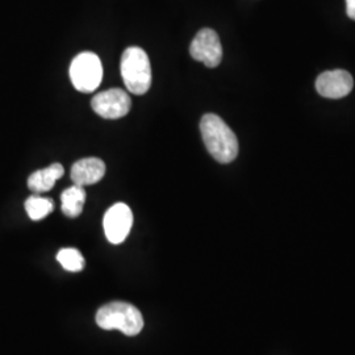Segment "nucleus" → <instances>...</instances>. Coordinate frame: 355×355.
Segmentation results:
<instances>
[{
	"instance_id": "nucleus-14",
	"label": "nucleus",
	"mask_w": 355,
	"mask_h": 355,
	"mask_svg": "<svg viewBox=\"0 0 355 355\" xmlns=\"http://www.w3.org/2000/svg\"><path fill=\"white\" fill-rule=\"evenodd\" d=\"M346 12L350 19L355 20V0H346Z\"/></svg>"
},
{
	"instance_id": "nucleus-3",
	"label": "nucleus",
	"mask_w": 355,
	"mask_h": 355,
	"mask_svg": "<svg viewBox=\"0 0 355 355\" xmlns=\"http://www.w3.org/2000/svg\"><path fill=\"white\" fill-rule=\"evenodd\" d=\"M120 71L127 89L135 95L146 94L152 85V66L146 51L139 46H130L124 51Z\"/></svg>"
},
{
	"instance_id": "nucleus-10",
	"label": "nucleus",
	"mask_w": 355,
	"mask_h": 355,
	"mask_svg": "<svg viewBox=\"0 0 355 355\" xmlns=\"http://www.w3.org/2000/svg\"><path fill=\"white\" fill-rule=\"evenodd\" d=\"M64 168L61 164H53V165L35 171L29 179H28V187L29 190L36 192V193H42L51 191L55 182L58 179L64 177Z\"/></svg>"
},
{
	"instance_id": "nucleus-4",
	"label": "nucleus",
	"mask_w": 355,
	"mask_h": 355,
	"mask_svg": "<svg viewBox=\"0 0 355 355\" xmlns=\"http://www.w3.org/2000/svg\"><path fill=\"white\" fill-rule=\"evenodd\" d=\"M69 74L73 86L78 91L89 94L98 89L102 83V61L95 53L83 51L73 60Z\"/></svg>"
},
{
	"instance_id": "nucleus-5",
	"label": "nucleus",
	"mask_w": 355,
	"mask_h": 355,
	"mask_svg": "<svg viewBox=\"0 0 355 355\" xmlns=\"http://www.w3.org/2000/svg\"><path fill=\"white\" fill-rule=\"evenodd\" d=\"M91 107L103 119L116 120L129 114L132 101L124 89H105L92 98Z\"/></svg>"
},
{
	"instance_id": "nucleus-12",
	"label": "nucleus",
	"mask_w": 355,
	"mask_h": 355,
	"mask_svg": "<svg viewBox=\"0 0 355 355\" xmlns=\"http://www.w3.org/2000/svg\"><path fill=\"white\" fill-rule=\"evenodd\" d=\"M54 209V203L48 198H41L38 195H33L29 199H26V211L31 220L38 221L51 215Z\"/></svg>"
},
{
	"instance_id": "nucleus-7",
	"label": "nucleus",
	"mask_w": 355,
	"mask_h": 355,
	"mask_svg": "<svg viewBox=\"0 0 355 355\" xmlns=\"http://www.w3.org/2000/svg\"><path fill=\"white\" fill-rule=\"evenodd\" d=\"M133 225V214L127 204L116 203L104 215L103 227L107 240L119 245L125 239Z\"/></svg>"
},
{
	"instance_id": "nucleus-8",
	"label": "nucleus",
	"mask_w": 355,
	"mask_h": 355,
	"mask_svg": "<svg viewBox=\"0 0 355 355\" xmlns=\"http://www.w3.org/2000/svg\"><path fill=\"white\" fill-rule=\"evenodd\" d=\"M354 86L353 76L343 70L325 71L316 80L318 94L328 99H341L349 95Z\"/></svg>"
},
{
	"instance_id": "nucleus-11",
	"label": "nucleus",
	"mask_w": 355,
	"mask_h": 355,
	"mask_svg": "<svg viewBox=\"0 0 355 355\" xmlns=\"http://www.w3.org/2000/svg\"><path fill=\"white\" fill-rule=\"evenodd\" d=\"M62 212L67 217H78L83 211V205L86 202V191L82 186L74 184L73 187L62 192Z\"/></svg>"
},
{
	"instance_id": "nucleus-9",
	"label": "nucleus",
	"mask_w": 355,
	"mask_h": 355,
	"mask_svg": "<svg viewBox=\"0 0 355 355\" xmlns=\"http://www.w3.org/2000/svg\"><path fill=\"white\" fill-rule=\"evenodd\" d=\"M105 165L99 158H85L71 167V180L78 186H89L102 180Z\"/></svg>"
},
{
	"instance_id": "nucleus-6",
	"label": "nucleus",
	"mask_w": 355,
	"mask_h": 355,
	"mask_svg": "<svg viewBox=\"0 0 355 355\" xmlns=\"http://www.w3.org/2000/svg\"><path fill=\"white\" fill-rule=\"evenodd\" d=\"M191 57L207 67H217L223 60V46L218 35L214 29L204 28L192 40L190 46Z\"/></svg>"
},
{
	"instance_id": "nucleus-2",
	"label": "nucleus",
	"mask_w": 355,
	"mask_h": 355,
	"mask_svg": "<svg viewBox=\"0 0 355 355\" xmlns=\"http://www.w3.org/2000/svg\"><path fill=\"white\" fill-rule=\"evenodd\" d=\"M96 324L104 330H120L125 336H137L144 328V318L135 305L112 302L96 313Z\"/></svg>"
},
{
	"instance_id": "nucleus-1",
	"label": "nucleus",
	"mask_w": 355,
	"mask_h": 355,
	"mask_svg": "<svg viewBox=\"0 0 355 355\" xmlns=\"http://www.w3.org/2000/svg\"><path fill=\"white\" fill-rule=\"evenodd\" d=\"M204 145L220 164H229L239 154V140L233 130L217 114H204L200 121Z\"/></svg>"
},
{
	"instance_id": "nucleus-13",
	"label": "nucleus",
	"mask_w": 355,
	"mask_h": 355,
	"mask_svg": "<svg viewBox=\"0 0 355 355\" xmlns=\"http://www.w3.org/2000/svg\"><path fill=\"white\" fill-rule=\"evenodd\" d=\"M57 261L61 263V266L64 270L71 271V272H78L82 271L85 267V258L82 253L73 248H66L60 250L57 254Z\"/></svg>"
}]
</instances>
